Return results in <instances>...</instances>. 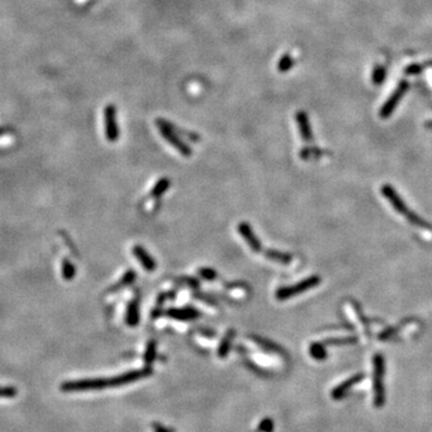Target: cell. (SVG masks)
Masks as SVG:
<instances>
[{"label":"cell","mask_w":432,"mask_h":432,"mask_svg":"<svg viewBox=\"0 0 432 432\" xmlns=\"http://www.w3.org/2000/svg\"><path fill=\"white\" fill-rule=\"evenodd\" d=\"M381 192H382V195L384 196V197L387 198L388 201H389L391 206H393V208L395 209V210L398 211L399 214H401V215H403L404 217H406V219L408 220L409 224L413 225V226H415V227L423 228V230H431L432 228L431 225H429L428 222L425 221V220L422 219V217H420L419 215H417L414 211L409 210L408 206H407L406 203H404L403 201L401 200V197L399 196L398 192H396V190L394 189L393 186L385 184V185H383L381 187Z\"/></svg>","instance_id":"6da1fadb"},{"label":"cell","mask_w":432,"mask_h":432,"mask_svg":"<svg viewBox=\"0 0 432 432\" xmlns=\"http://www.w3.org/2000/svg\"><path fill=\"white\" fill-rule=\"evenodd\" d=\"M156 126L157 129H159L160 134H161L162 137H164L171 145L174 146L176 150L183 155V156L185 157L191 156L192 154L191 148H190V146L187 145L180 137H179L178 134L174 131V129H173L172 124L168 123V121L165 120V119L159 118L156 119Z\"/></svg>","instance_id":"7a4b0ae2"},{"label":"cell","mask_w":432,"mask_h":432,"mask_svg":"<svg viewBox=\"0 0 432 432\" xmlns=\"http://www.w3.org/2000/svg\"><path fill=\"white\" fill-rule=\"evenodd\" d=\"M320 284V278L317 275L314 276H310V278H306L303 281L298 282V284L292 285V286H286V287H281L276 290L275 293V297L278 300H287V299H290L294 295L301 294V293L306 292V290L312 289L314 287L318 286Z\"/></svg>","instance_id":"3957f363"},{"label":"cell","mask_w":432,"mask_h":432,"mask_svg":"<svg viewBox=\"0 0 432 432\" xmlns=\"http://www.w3.org/2000/svg\"><path fill=\"white\" fill-rule=\"evenodd\" d=\"M384 358L381 354L374 357V406L382 407L384 403Z\"/></svg>","instance_id":"277c9868"},{"label":"cell","mask_w":432,"mask_h":432,"mask_svg":"<svg viewBox=\"0 0 432 432\" xmlns=\"http://www.w3.org/2000/svg\"><path fill=\"white\" fill-rule=\"evenodd\" d=\"M103 118H105V132L106 138L110 142H116L119 140V126L116 120V107L112 103L107 105L103 110Z\"/></svg>","instance_id":"5b68a950"},{"label":"cell","mask_w":432,"mask_h":432,"mask_svg":"<svg viewBox=\"0 0 432 432\" xmlns=\"http://www.w3.org/2000/svg\"><path fill=\"white\" fill-rule=\"evenodd\" d=\"M408 90V82L406 81H402V82L399 84L396 90L391 94V96L389 99L387 100V102L383 105V107L381 108V112H379V115H381L382 119H387L389 118L391 115V113L395 111V108L398 107L399 102L401 101L402 96L406 94V91Z\"/></svg>","instance_id":"8992f818"},{"label":"cell","mask_w":432,"mask_h":432,"mask_svg":"<svg viewBox=\"0 0 432 432\" xmlns=\"http://www.w3.org/2000/svg\"><path fill=\"white\" fill-rule=\"evenodd\" d=\"M238 232L244 238V240L246 241L247 245L251 247L252 251L259 252L262 250V244H260L259 239L256 237L254 230L247 222H241V224L238 225Z\"/></svg>","instance_id":"52a82bcc"},{"label":"cell","mask_w":432,"mask_h":432,"mask_svg":"<svg viewBox=\"0 0 432 432\" xmlns=\"http://www.w3.org/2000/svg\"><path fill=\"white\" fill-rule=\"evenodd\" d=\"M132 254H134V256H136L138 262L142 264V267L146 271L151 273V271H154L156 269V262H155L154 258L148 254V251L143 246L136 245L132 247Z\"/></svg>","instance_id":"ba28073f"},{"label":"cell","mask_w":432,"mask_h":432,"mask_svg":"<svg viewBox=\"0 0 432 432\" xmlns=\"http://www.w3.org/2000/svg\"><path fill=\"white\" fill-rule=\"evenodd\" d=\"M364 377L365 376H364L363 374L352 376L349 379H347L346 382H344L342 384H340L338 388H335V389L333 390V393H331V398H333L334 400H340L341 398H344V396L346 395V393L350 389V388L354 387V385L358 384V383H359L360 381H363Z\"/></svg>","instance_id":"9c48e42d"},{"label":"cell","mask_w":432,"mask_h":432,"mask_svg":"<svg viewBox=\"0 0 432 432\" xmlns=\"http://www.w3.org/2000/svg\"><path fill=\"white\" fill-rule=\"evenodd\" d=\"M295 119H297L299 131H300V135L301 137H303V140L306 141V142L312 141V129H311V125H310L309 116L306 115V113L301 112L300 111V112L295 114Z\"/></svg>","instance_id":"30bf717a"},{"label":"cell","mask_w":432,"mask_h":432,"mask_svg":"<svg viewBox=\"0 0 432 432\" xmlns=\"http://www.w3.org/2000/svg\"><path fill=\"white\" fill-rule=\"evenodd\" d=\"M171 318L179 319V320H191L196 319L200 314L192 308H183V309H171L167 312Z\"/></svg>","instance_id":"8fae6325"},{"label":"cell","mask_w":432,"mask_h":432,"mask_svg":"<svg viewBox=\"0 0 432 432\" xmlns=\"http://www.w3.org/2000/svg\"><path fill=\"white\" fill-rule=\"evenodd\" d=\"M140 322V309H138V303L136 300L131 301L127 306L126 310V323L131 327L137 325Z\"/></svg>","instance_id":"7c38bea8"},{"label":"cell","mask_w":432,"mask_h":432,"mask_svg":"<svg viewBox=\"0 0 432 432\" xmlns=\"http://www.w3.org/2000/svg\"><path fill=\"white\" fill-rule=\"evenodd\" d=\"M265 256H267L269 259L274 260V262L281 263V264H288V263H290V260H292V256H290L289 254L276 251V250H268V251L265 252Z\"/></svg>","instance_id":"4fadbf2b"},{"label":"cell","mask_w":432,"mask_h":432,"mask_svg":"<svg viewBox=\"0 0 432 432\" xmlns=\"http://www.w3.org/2000/svg\"><path fill=\"white\" fill-rule=\"evenodd\" d=\"M233 338H234V330H230V331H227V334L224 336V339H222L221 344H220V347H219V355L221 358H225L227 355L228 349H230V344H232Z\"/></svg>","instance_id":"5bb4252c"},{"label":"cell","mask_w":432,"mask_h":432,"mask_svg":"<svg viewBox=\"0 0 432 432\" xmlns=\"http://www.w3.org/2000/svg\"><path fill=\"white\" fill-rule=\"evenodd\" d=\"M61 275L64 278L65 281H71V280L75 278L76 275V268L75 265L70 262L67 258H65L62 260V264H61Z\"/></svg>","instance_id":"9a60e30c"},{"label":"cell","mask_w":432,"mask_h":432,"mask_svg":"<svg viewBox=\"0 0 432 432\" xmlns=\"http://www.w3.org/2000/svg\"><path fill=\"white\" fill-rule=\"evenodd\" d=\"M170 185H171L170 179H167V178L160 179V180L156 183V185H155L153 187V190H151V196H153V197H155V198L160 197V196H162L166 191H167Z\"/></svg>","instance_id":"2e32d148"},{"label":"cell","mask_w":432,"mask_h":432,"mask_svg":"<svg viewBox=\"0 0 432 432\" xmlns=\"http://www.w3.org/2000/svg\"><path fill=\"white\" fill-rule=\"evenodd\" d=\"M293 65H294V60H293L292 56L286 53V54H284V56L281 57V59L279 60L278 70L280 72H287V71H289L290 69H292Z\"/></svg>","instance_id":"e0dca14e"},{"label":"cell","mask_w":432,"mask_h":432,"mask_svg":"<svg viewBox=\"0 0 432 432\" xmlns=\"http://www.w3.org/2000/svg\"><path fill=\"white\" fill-rule=\"evenodd\" d=\"M310 354L317 360H322L327 358V350L322 344H312L310 347Z\"/></svg>","instance_id":"ac0fdd59"},{"label":"cell","mask_w":432,"mask_h":432,"mask_svg":"<svg viewBox=\"0 0 432 432\" xmlns=\"http://www.w3.org/2000/svg\"><path fill=\"white\" fill-rule=\"evenodd\" d=\"M18 394L17 388L13 385H4L0 387V399H13Z\"/></svg>","instance_id":"d6986e66"},{"label":"cell","mask_w":432,"mask_h":432,"mask_svg":"<svg viewBox=\"0 0 432 432\" xmlns=\"http://www.w3.org/2000/svg\"><path fill=\"white\" fill-rule=\"evenodd\" d=\"M385 75H387V71L383 66H378L374 70V73H372V81L374 83L376 84H381L383 81L385 80Z\"/></svg>","instance_id":"ffe728a7"},{"label":"cell","mask_w":432,"mask_h":432,"mask_svg":"<svg viewBox=\"0 0 432 432\" xmlns=\"http://www.w3.org/2000/svg\"><path fill=\"white\" fill-rule=\"evenodd\" d=\"M198 274L204 280H208V281H213L216 278V271L211 268H201L198 270Z\"/></svg>","instance_id":"44dd1931"},{"label":"cell","mask_w":432,"mask_h":432,"mask_svg":"<svg viewBox=\"0 0 432 432\" xmlns=\"http://www.w3.org/2000/svg\"><path fill=\"white\" fill-rule=\"evenodd\" d=\"M357 342L355 338H345V339H329L325 340V345H345V344H354Z\"/></svg>","instance_id":"7402d4cb"},{"label":"cell","mask_w":432,"mask_h":432,"mask_svg":"<svg viewBox=\"0 0 432 432\" xmlns=\"http://www.w3.org/2000/svg\"><path fill=\"white\" fill-rule=\"evenodd\" d=\"M320 154H322V151L318 150V149H309L308 148V149H304V150L301 151L300 156H301V159L308 160L311 156H319Z\"/></svg>","instance_id":"603a6c76"},{"label":"cell","mask_w":432,"mask_h":432,"mask_svg":"<svg viewBox=\"0 0 432 432\" xmlns=\"http://www.w3.org/2000/svg\"><path fill=\"white\" fill-rule=\"evenodd\" d=\"M135 278H136V274H135L132 270H129V271H127V273L125 274V275L123 276V280H121V281L119 282L118 286H116V287L124 286V285H125V286H126V285L131 284V282L135 280Z\"/></svg>","instance_id":"cb8c5ba5"},{"label":"cell","mask_w":432,"mask_h":432,"mask_svg":"<svg viewBox=\"0 0 432 432\" xmlns=\"http://www.w3.org/2000/svg\"><path fill=\"white\" fill-rule=\"evenodd\" d=\"M420 70H422V67H419L418 66V65H413V66H409L408 69H407V73H418V72H420Z\"/></svg>","instance_id":"d4e9b609"}]
</instances>
